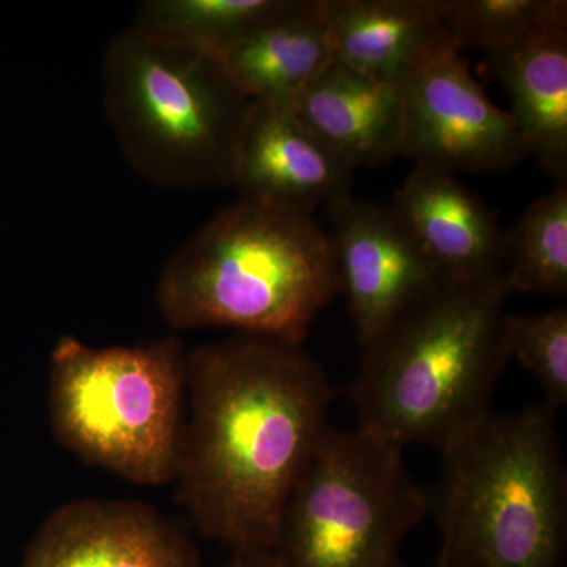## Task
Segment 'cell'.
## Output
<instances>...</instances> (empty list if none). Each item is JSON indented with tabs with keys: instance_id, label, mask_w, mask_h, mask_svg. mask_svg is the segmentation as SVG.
<instances>
[{
	"instance_id": "cell-13",
	"label": "cell",
	"mask_w": 567,
	"mask_h": 567,
	"mask_svg": "<svg viewBox=\"0 0 567 567\" xmlns=\"http://www.w3.org/2000/svg\"><path fill=\"white\" fill-rule=\"evenodd\" d=\"M447 0H320L333 61L402 84L451 43Z\"/></svg>"
},
{
	"instance_id": "cell-2",
	"label": "cell",
	"mask_w": 567,
	"mask_h": 567,
	"mask_svg": "<svg viewBox=\"0 0 567 567\" xmlns=\"http://www.w3.org/2000/svg\"><path fill=\"white\" fill-rule=\"evenodd\" d=\"M511 295L503 271L440 279L365 347L350 388L357 429L401 450L442 453L483 421L511 361L502 339Z\"/></svg>"
},
{
	"instance_id": "cell-12",
	"label": "cell",
	"mask_w": 567,
	"mask_h": 567,
	"mask_svg": "<svg viewBox=\"0 0 567 567\" xmlns=\"http://www.w3.org/2000/svg\"><path fill=\"white\" fill-rule=\"evenodd\" d=\"M390 207L443 279L486 278L505 268V230L456 174L416 164Z\"/></svg>"
},
{
	"instance_id": "cell-18",
	"label": "cell",
	"mask_w": 567,
	"mask_h": 567,
	"mask_svg": "<svg viewBox=\"0 0 567 567\" xmlns=\"http://www.w3.org/2000/svg\"><path fill=\"white\" fill-rule=\"evenodd\" d=\"M503 275L511 292L567 293V183H555L506 233Z\"/></svg>"
},
{
	"instance_id": "cell-20",
	"label": "cell",
	"mask_w": 567,
	"mask_h": 567,
	"mask_svg": "<svg viewBox=\"0 0 567 567\" xmlns=\"http://www.w3.org/2000/svg\"><path fill=\"white\" fill-rule=\"evenodd\" d=\"M502 339L509 360H517L543 388L548 409L567 404V308L536 316L505 315Z\"/></svg>"
},
{
	"instance_id": "cell-11",
	"label": "cell",
	"mask_w": 567,
	"mask_h": 567,
	"mask_svg": "<svg viewBox=\"0 0 567 567\" xmlns=\"http://www.w3.org/2000/svg\"><path fill=\"white\" fill-rule=\"evenodd\" d=\"M353 171L289 106L252 103L233 186L241 199L315 215L320 205L350 196Z\"/></svg>"
},
{
	"instance_id": "cell-17",
	"label": "cell",
	"mask_w": 567,
	"mask_h": 567,
	"mask_svg": "<svg viewBox=\"0 0 567 567\" xmlns=\"http://www.w3.org/2000/svg\"><path fill=\"white\" fill-rule=\"evenodd\" d=\"M308 0H151L133 29L219 54L271 22L305 9Z\"/></svg>"
},
{
	"instance_id": "cell-1",
	"label": "cell",
	"mask_w": 567,
	"mask_h": 567,
	"mask_svg": "<svg viewBox=\"0 0 567 567\" xmlns=\"http://www.w3.org/2000/svg\"><path fill=\"white\" fill-rule=\"evenodd\" d=\"M323 365L265 336L188 353V420L177 496L197 529L234 554L270 551L284 507L330 431Z\"/></svg>"
},
{
	"instance_id": "cell-21",
	"label": "cell",
	"mask_w": 567,
	"mask_h": 567,
	"mask_svg": "<svg viewBox=\"0 0 567 567\" xmlns=\"http://www.w3.org/2000/svg\"><path fill=\"white\" fill-rule=\"evenodd\" d=\"M226 567H276L270 551H248V554H234Z\"/></svg>"
},
{
	"instance_id": "cell-5",
	"label": "cell",
	"mask_w": 567,
	"mask_h": 567,
	"mask_svg": "<svg viewBox=\"0 0 567 567\" xmlns=\"http://www.w3.org/2000/svg\"><path fill=\"white\" fill-rule=\"evenodd\" d=\"M104 111L123 155L167 188L233 186L252 100L215 52L130 29L107 44Z\"/></svg>"
},
{
	"instance_id": "cell-16",
	"label": "cell",
	"mask_w": 567,
	"mask_h": 567,
	"mask_svg": "<svg viewBox=\"0 0 567 567\" xmlns=\"http://www.w3.org/2000/svg\"><path fill=\"white\" fill-rule=\"evenodd\" d=\"M218 55L254 103L289 106L333 62L320 0H308L305 9L265 25Z\"/></svg>"
},
{
	"instance_id": "cell-3",
	"label": "cell",
	"mask_w": 567,
	"mask_h": 567,
	"mask_svg": "<svg viewBox=\"0 0 567 567\" xmlns=\"http://www.w3.org/2000/svg\"><path fill=\"white\" fill-rule=\"evenodd\" d=\"M338 293L333 240L315 215L238 197L171 256L155 298L175 330L233 328L303 346Z\"/></svg>"
},
{
	"instance_id": "cell-4",
	"label": "cell",
	"mask_w": 567,
	"mask_h": 567,
	"mask_svg": "<svg viewBox=\"0 0 567 567\" xmlns=\"http://www.w3.org/2000/svg\"><path fill=\"white\" fill-rule=\"evenodd\" d=\"M546 404L494 412L442 451L436 567H563L567 472Z\"/></svg>"
},
{
	"instance_id": "cell-14",
	"label": "cell",
	"mask_w": 567,
	"mask_h": 567,
	"mask_svg": "<svg viewBox=\"0 0 567 567\" xmlns=\"http://www.w3.org/2000/svg\"><path fill=\"white\" fill-rule=\"evenodd\" d=\"M289 107L353 169L401 155V84L375 80L333 61Z\"/></svg>"
},
{
	"instance_id": "cell-22",
	"label": "cell",
	"mask_w": 567,
	"mask_h": 567,
	"mask_svg": "<svg viewBox=\"0 0 567 567\" xmlns=\"http://www.w3.org/2000/svg\"><path fill=\"white\" fill-rule=\"evenodd\" d=\"M386 567H410V566H406L404 561H401V559L395 558L393 559V561L390 563V565H388ZM432 567H436L435 565L432 566Z\"/></svg>"
},
{
	"instance_id": "cell-9",
	"label": "cell",
	"mask_w": 567,
	"mask_h": 567,
	"mask_svg": "<svg viewBox=\"0 0 567 567\" xmlns=\"http://www.w3.org/2000/svg\"><path fill=\"white\" fill-rule=\"evenodd\" d=\"M327 208L341 292L364 350L443 278L391 207L347 196Z\"/></svg>"
},
{
	"instance_id": "cell-10",
	"label": "cell",
	"mask_w": 567,
	"mask_h": 567,
	"mask_svg": "<svg viewBox=\"0 0 567 567\" xmlns=\"http://www.w3.org/2000/svg\"><path fill=\"white\" fill-rule=\"evenodd\" d=\"M21 567H199L196 547L153 507L78 499L47 518Z\"/></svg>"
},
{
	"instance_id": "cell-19",
	"label": "cell",
	"mask_w": 567,
	"mask_h": 567,
	"mask_svg": "<svg viewBox=\"0 0 567 567\" xmlns=\"http://www.w3.org/2000/svg\"><path fill=\"white\" fill-rule=\"evenodd\" d=\"M567 11L566 0H447L445 24L458 52L509 50Z\"/></svg>"
},
{
	"instance_id": "cell-7",
	"label": "cell",
	"mask_w": 567,
	"mask_h": 567,
	"mask_svg": "<svg viewBox=\"0 0 567 567\" xmlns=\"http://www.w3.org/2000/svg\"><path fill=\"white\" fill-rule=\"evenodd\" d=\"M429 513L404 450L330 427L284 507L276 567H386Z\"/></svg>"
},
{
	"instance_id": "cell-6",
	"label": "cell",
	"mask_w": 567,
	"mask_h": 567,
	"mask_svg": "<svg viewBox=\"0 0 567 567\" xmlns=\"http://www.w3.org/2000/svg\"><path fill=\"white\" fill-rule=\"evenodd\" d=\"M50 415L59 443L142 486L173 483L188 420V352L177 338L92 347L62 336L51 353Z\"/></svg>"
},
{
	"instance_id": "cell-15",
	"label": "cell",
	"mask_w": 567,
	"mask_h": 567,
	"mask_svg": "<svg viewBox=\"0 0 567 567\" xmlns=\"http://www.w3.org/2000/svg\"><path fill=\"white\" fill-rule=\"evenodd\" d=\"M487 61L509 93L527 156L567 183V11Z\"/></svg>"
},
{
	"instance_id": "cell-8",
	"label": "cell",
	"mask_w": 567,
	"mask_h": 567,
	"mask_svg": "<svg viewBox=\"0 0 567 567\" xmlns=\"http://www.w3.org/2000/svg\"><path fill=\"white\" fill-rule=\"evenodd\" d=\"M446 44L401 84V155L447 173H499L527 158L509 112Z\"/></svg>"
}]
</instances>
